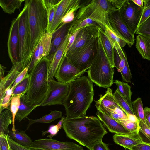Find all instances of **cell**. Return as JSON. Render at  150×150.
<instances>
[{"label":"cell","instance_id":"c3c4849f","mask_svg":"<svg viewBox=\"0 0 150 150\" xmlns=\"http://www.w3.org/2000/svg\"><path fill=\"white\" fill-rule=\"evenodd\" d=\"M121 73L122 79L127 82L131 83L132 75L128 64L127 58H126L125 66Z\"/></svg>","mask_w":150,"mask_h":150},{"label":"cell","instance_id":"277c9868","mask_svg":"<svg viewBox=\"0 0 150 150\" xmlns=\"http://www.w3.org/2000/svg\"><path fill=\"white\" fill-rule=\"evenodd\" d=\"M29 14L30 39L28 59L30 63L34 50L47 32V11L42 0H26Z\"/></svg>","mask_w":150,"mask_h":150},{"label":"cell","instance_id":"11a10c76","mask_svg":"<svg viewBox=\"0 0 150 150\" xmlns=\"http://www.w3.org/2000/svg\"><path fill=\"white\" fill-rule=\"evenodd\" d=\"M81 29L77 30L71 35L70 34L69 42L67 47L64 54H65L66 53L69 49L73 44L77 34Z\"/></svg>","mask_w":150,"mask_h":150},{"label":"cell","instance_id":"f6af8a7d","mask_svg":"<svg viewBox=\"0 0 150 150\" xmlns=\"http://www.w3.org/2000/svg\"><path fill=\"white\" fill-rule=\"evenodd\" d=\"M143 1L144 3V7L137 28L150 17V0Z\"/></svg>","mask_w":150,"mask_h":150},{"label":"cell","instance_id":"7dc6e473","mask_svg":"<svg viewBox=\"0 0 150 150\" xmlns=\"http://www.w3.org/2000/svg\"><path fill=\"white\" fill-rule=\"evenodd\" d=\"M61 1V0L57 4L45 7L47 11L48 16V26L47 30L50 27L53 22L57 9Z\"/></svg>","mask_w":150,"mask_h":150},{"label":"cell","instance_id":"3957f363","mask_svg":"<svg viewBox=\"0 0 150 150\" xmlns=\"http://www.w3.org/2000/svg\"><path fill=\"white\" fill-rule=\"evenodd\" d=\"M50 62L47 57H43L28 73L30 76L28 87L21 98L30 105H40L49 92L48 75Z\"/></svg>","mask_w":150,"mask_h":150},{"label":"cell","instance_id":"b9f144b4","mask_svg":"<svg viewBox=\"0 0 150 150\" xmlns=\"http://www.w3.org/2000/svg\"><path fill=\"white\" fill-rule=\"evenodd\" d=\"M13 90L11 88H8L6 90L4 96L0 103V113L5 109L10 110L11 99L12 96Z\"/></svg>","mask_w":150,"mask_h":150},{"label":"cell","instance_id":"484cf974","mask_svg":"<svg viewBox=\"0 0 150 150\" xmlns=\"http://www.w3.org/2000/svg\"><path fill=\"white\" fill-rule=\"evenodd\" d=\"M104 31L114 49L117 45L122 48L127 44L125 40L112 28L108 21Z\"/></svg>","mask_w":150,"mask_h":150},{"label":"cell","instance_id":"f35d334b","mask_svg":"<svg viewBox=\"0 0 150 150\" xmlns=\"http://www.w3.org/2000/svg\"><path fill=\"white\" fill-rule=\"evenodd\" d=\"M126 129L133 134H139V121H134L127 119L117 121Z\"/></svg>","mask_w":150,"mask_h":150},{"label":"cell","instance_id":"f5cc1de1","mask_svg":"<svg viewBox=\"0 0 150 150\" xmlns=\"http://www.w3.org/2000/svg\"><path fill=\"white\" fill-rule=\"evenodd\" d=\"M109 145L103 142L102 140L100 141L95 143L89 150H110Z\"/></svg>","mask_w":150,"mask_h":150},{"label":"cell","instance_id":"9a60e30c","mask_svg":"<svg viewBox=\"0 0 150 150\" xmlns=\"http://www.w3.org/2000/svg\"><path fill=\"white\" fill-rule=\"evenodd\" d=\"M52 38V34L48 32H47L42 36L34 51L28 73L35 67L42 58L47 56L50 47Z\"/></svg>","mask_w":150,"mask_h":150},{"label":"cell","instance_id":"4dcf8cb0","mask_svg":"<svg viewBox=\"0 0 150 150\" xmlns=\"http://www.w3.org/2000/svg\"><path fill=\"white\" fill-rule=\"evenodd\" d=\"M113 95L114 99L118 105L127 116L129 115H134L132 103L121 95L117 90L113 93Z\"/></svg>","mask_w":150,"mask_h":150},{"label":"cell","instance_id":"f546056e","mask_svg":"<svg viewBox=\"0 0 150 150\" xmlns=\"http://www.w3.org/2000/svg\"><path fill=\"white\" fill-rule=\"evenodd\" d=\"M62 113L61 111L56 110L52 111L49 114L41 118L38 119H33L27 117L26 118L29 121L26 130L28 129L30 126L33 124L36 123H50L55 120L62 118Z\"/></svg>","mask_w":150,"mask_h":150},{"label":"cell","instance_id":"6da1fadb","mask_svg":"<svg viewBox=\"0 0 150 150\" xmlns=\"http://www.w3.org/2000/svg\"><path fill=\"white\" fill-rule=\"evenodd\" d=\"M62 127L67 137L88 150L108 133L99 119L93 116L65 117Z\"/></svg>","mask_w":150,"mask_h":150},{"label":"cell","instance_id":"1f68e13d","mask_svg":"<svg viewBox=\"0 0 150 150\" xmlns=\"http://www.w3.org/2000/svg\"><path fill=\"white\" fill-rule=\"evenodd\" d=\"M40 106V105H30L22 99H21L20 105L15 117V119L19 122L25 118L36 108Z\"/></svg>","mask_w":150,"mask_h":150},{"label":"cell","instance_id":"5b68a950","mask_svg":"<svg viewBox=\"0 0 150 150\" xmlns=\"http://www.w3.org/2000/svg\"><path fill=\"white\" fill-rule=\"evenodd\" d=\"M87 72L90 80L99 87L108 88L114 83V68L105 55L98 37L97 52Z\"/></svg>","mask_w":150,"mask_h":150},{"label":"cell","instance_id":"9f6ffc18","mask_svg":"<svg viewBox=\"0 0 150 150\" xmlns=\"http://www.w3.org/2000/svg\"><path fill=\"white\" fill-rule=\"evenodd\" d=\"M144 112L145 121L150 127V108L146 107Z\"/></svg>","mask_w":150,"mask_h":150},{"label":"cell","instance_id":"e575fe53","mask_svg":"<svg viewBox=\"0 0 150 150\" xmlns=\"http://www.w3.org/2000/svg\"><path fill=\"white\" fill-rule=\"evenodd\" d=\"M114 83L116 85L117 90L118 92L132 103L131 96L132 93L130 86L127 83L118 80H115Z\"/></svg>","mask_w":150,"mask_h":150},{"label":"cell","instance_id":"52a82bcc","mask_svg":"<svg viewBox=\"0 0 150 150\" xmlns=\"http://www.w3.org/2000/svg\"><path fill=\"white\" fill-rule=\"evenodd\" d=\"M98 39V36L91 38L82 47L65 56L80 71H87L96 54Z\"/></svg>","mask_w":150,"mask_h":150},{"label":"cell","instance_id":"8d00e7d4","mask_svg":"<svg viewBox=\"0 0 150 150\" xmlns=\"http://www.w3.org/2000/svg\"><path fill=\"white\" fill-rule=\"evenodd\" d=\"M22 94L16 96H11V99L10 111L12 115V130L15 131V120L16 116L20 105L21 99Z\"/></svg>","mask_w":150,"mask_h":150},{"label":"cell","instance_id":"cb8c5ba5","mask_svg":"<svg viewBox=\"0 0 150 150\" xmlns=\"http://www.w3.org/2000/svg\"><path fill=\"white\" fill-rule=\"evenodd\" d=\"M98 37L107 57L112 67L114 68L115 67L114 50L105 35L104 30L102 28L99 30Z\"/></svg>","mask_w":150,"mask_h":150},{"label":"cell","instance_id":"74e56055","mask_svg":"<svg viewBox=\"0 0 150 150\" xmlns=\"http://www.w3.org/2000/svg\"><path fill=\"white\" fill-rule=\"evenodd\" d=\"M132 107L134 114L139 121L145 122L143 104L140 98H137L132 102Z\"/></svg>","mask_w":150,"mask_h":150},{"label":"cell","instance_id":"4316f807","mask_svg":"<svg viewBox=\"0 0 150 150\" xmlns=\"http://www.w3.org/2000/svg\"><path fill=\"white\" fill-rule=\"evenodd\" d=\"M89 26H94L102 28L98 23L91 19L88 18L74 19L70 23L68 31L71 35L78 30Z\"/></svg>","mask_w":150,"mask_h":150},{"label":"cell","instance_id":"7c38bea8","mask_svg":"<svg viewBox=\"0 0 150 150\" xmlns=\"http://www.w3.org/2000/svg\"><path fill=\"white\" fill-rule=\"evenodd\" d=\"M107 21L112 28L125 40L129 47L134 45V35L131 33L123 21L119 9L115 7L112 8L108 14Z\"/></svg>","mask_w":150,"mask_h":150},{"label":"cell","instance_id":"d590c367","mask_svg":"<svg viewBox=\"0 0 150 150\" xmlns=\"http://www.w3.org/2000/svg\"><path fill=\"white\" fill-rule=\"evenodd\" d=\"M82 4L81 0H76L72 6L62 19L60 25L72 22L75 18L76 12L81 7Z\"/></svg>","mask_w":150,"mask_h":150},{"label":"cell","instance_id":"836d02e7","mask_svg":"<svg viewBox=\"0 0 150 150\" xmlns=\"http://www.w3.org/2000/svg\"><path fill=\"white\" fill-rule=\"evenodd\" d=\"M115 67L120 72L124 67L127 58L126 54L119 45L116 46L114 48Z\"/></svg>","mask_w":150,"mask_h":150},{"label":"cell","instance_id":"ac0fdd59","mask_svg":"<svg viewBox=\"0 0 150 150\" xmlns=\"http://www.w3.org/2000/svg\"><path fill=\"white\" fill-rule=\"evenodd\" d=\"M96 115L103 124L111 133L121 135L136 134L132 133L116 120L99 110H97Z\"/></svg>","mask_w":150,"mask_h":150},{"label":"cell","instance_id":"60d3db41","mask_svg":"<svg viewBox=\"0 0 150 150\" xmlns=\"http://www.w3.org/2000/svg\"><path fill=\"white\" fill-rule=\"evenodd\" d=\"M139 135L144 142L150 144V127L146 122L142 121H139Z\"/></svg>","mask_w":150,"mask_h":150},{"label":"cell","instance_id":"e0dca14e","mask_svg":"<svg viewBox=\"0 0 150 150\" xmlns=\"http://www.w3.org/2000/svg\"><path fill=\"white\" fill-rule=\"evenodd\" d=\"M23 69L22 63L19 62L12 65L7 75L0 80V103L4 96L6 90L8 88H11L18 76Z\"/></svg>","mask_w":150,"mask_h":150},{"label":"cell","instance_id":"9c48e42d","mask_svg":"<svg viewBox=\"0 0 150 150\" xmlns=\"http://www.w3.org/2000/svg\"><path fill=\"white\" fill-rule=\"evenodd\" d=\"M143 7L137 6L132 0H125L119 9L123 21L134 35L137 29Z\"/></svg>","mask_w":150,"mask_h":150},{"label":"cell","instance_id":"7a4b0ae2","mask_svg":"<svg viewBox=\"0 0 150 150\" xmlns=\"http://www.w3.org/2000/svg\"><path fill=\"white\" fill-rule=\"evenodd\" d=\"M92 82L87 77L81 76L69 84V91L62 105L67 118L86 116V112L93 98Z\"/></svg>","mask_w":150,"mask_h":150},{"label":"cell","instance_id":"816d5d0a","mask_svg":"<svg viewBox=\"0 0 150 150\" xmlns=\"http://www.w3.org/2000/svg\"><path fill=\"white\" fill-rule=\"evenodd\" d=\"M8 135H0V150H11L8 140Z\"/></svg>","mask_w":150,"mask_h":150},{"label":"cell","instance_id":"8992f818","mask_svg":"<svg viewBox=\"0 0 150 150\" xmlns=\"http://www.w3.org/2000/svg\"><path fill=\"white\" fill-rule=\"evenodd\" d=\"M115 7L111 0H92L82 3L76 11L74 19L89 18L98 23L104 30L108 13Z\"/></svg>","mask_w":150,"mask_h":150},{"label":"cell","instance_id":"d6a6232c","mask_svg":"<svg viewBox=\"0 0 150 150\" xmlns=\"http://www.w3.org/2000/svg\"><path fill=\"white\" fill-rule=\"evenodd\" d=\"M24 0H0V6L3 11L8 14L14 13L15 11L20 8Z\"/></svg>","mask_w":150,"mask_h":150},{"label":"cell","instance_id":"bcb514c9","mask_svg":"<svg viewBox=\"0 0 150 150\" xmlns=\"http://www.w3.org/2000/svg\"><path fill=\"white\" fill-rule=\"evenodd\" d=\"M110 116L116 121L128 118L127 115L122 109L116 106L111 108Z\"/></svg>","mask_w":150,"mask_h":150},{"label":"cell","instance_id":"2e32d148","mask_svg":"<svg viewBox=\"0 0 150 150\" xmlns=\"http://www.w3.org/2000/svg\"><path fill=\"white\" fill-rule=\"evenodd\" d=\"M101 28L94 26H89L81 29L75 40L64 56L68 55L83 46L91 38L98 36V31Z\"/></svg>","mask_w":150,"mask_h":150},{"label":"cell","instance_id":"7402d4cb","mask_svg":"<svg viewBox=\"0 0 150 150\" xmlns=\"http://www.w3.org/2000/svg\"><path fill=\"white\" fill-rule=\"evenodd\" d=\"M76 0H61L57 9L53 22L47 30L52 34L61 24L62 20L72 6Z\"/></svg>","mask_w":150,"mask_h":150},{"label":"cell","instance_id":"94428289","mask_svg":"<svg viewBox=\"0 0 150 150\" xmlns=\"http://www.w3.org/2000/svg\"><path fill=\"white\" fill-rule=\"evenodd\" d=\"M129 150H130L129 149Z\"/></svg>","mask_w":150,"mask_h":150},{"label":"cell","instance_id":"ee69618b","mask_svg":"<svg viewBox=\"0 0 150 150\" xmlns=\"http://www.w3.org/2000/svg\"><path fill=\"white\" fill-rule=\"evenodd\" d=\"M135 34H139L150 39V17L137 30Z\"/></svg>","mask_w":150,"mask_h":150},{"label":"cell","instance_id":"30bf717a","mask_svg":"<svg viewBox=\"0 0 150 150\" xmlns=\"http://www.w3.org/2000/svg\"><path fill=\"white\" fill-rule=\"evenodd\" d=\"M87 71H80L73 65L67 57L64 55L54 77L59 82L69 84L81 77Z\"/></svg>","mask_w":150,"mask_h":150},{"label":"cell","instance_id":"5bb4252c","mask_svg":"<svg viewBox=\"0 0 150 150\" xmlns=\"http://www.w3.org/2000/svg\"><path fill=\"white\" fill-rule=\"evenodd\" d=\"M18 27V20L17 17L11 22L7 43L8 55L12 65L19 62Z\"/></svg>","mask_w":150,"mask_h":150},{"label":"cell","instance_id":"ab89813d","mask_svg":"<svg viewBox=\"0 0 150 150\" xmlns=\"http://www.w3.org/2000/svg\"><path fill=\"white\" fill-rule=\"evenodd\" d=\"M30 75L27 73L24 79L18 83L14 89L11 96L22 94L23 96L28 87L30 80Z\"/></svg>","mask_w":150,"mask_h":150},{"label":"cell","instance_id":"44dd1931","mask_svg":"<svg viewBox=\"0 0 150 150\" xmlns=\"http://www.w3.org/2000/svg\"><path fill=\"white\" fill-rule=\"evenodd\" d=\"M70 23L60 25L52 34L50 47L47 56L50 60L62 43L68 32Z\"/></svg>","mask_w":150,"mask_h":150},{"label":"cell","instance_id":"ffe728a7","mask_svg":"<svg viewBox=\"0 0 150 150\" xmlns=\"http://www.w3.org/2000/svg\"><path fill=\"white\" fill-rule=\"evenodd\" d=\"M95 102L98 110L110 116L112 107L116 106L121 108L114 99L112 90L109 88H107L105 94L103 96L100 95V98Z\"/></svg>","mask_w":150,"mask_h":150},{"label":"cell","instance_id":"d6986e66","mask_svg":"<svg viewBox=\"0 0 150 150\" xmlns=\"http://www.w3.org/2000/svg\"><path fill=\"white\" fill-rule=\"evenodd\" d=\"M70 36L69 31L62 44L56 51L52 59L50 60L48 75V81L54 80L56 71L64 55L68 45Z\"/></svg>","mask_w":150,"mask_h":150},{"label":"cell","instance_id":"91938a15","mask_svg":"<svg viewBox=\"0 0 150 150\" xmlns=\"http://www.w3.org/2000/svg\"><path fill=\"white\" fill-rule=\"evenodd\" d=\"M11 150H13V149H12L11 148Z\"/></svg>","mask_w":150,"mask_h":150},{"label":"cell","instance_id":"6f0895ef","mask_svg":"<svg viewBox=\"0 0 150 150\" xmlns=\"http://www.w3.org/2000/svg\"><path fill=\"white\" fill-rule=\"evenodd\" d=\"M6 67L2 65L1 64L0 65V80L4 79V73L5 72V69Z\"/></svg>","mask_w":150,"mask_h":150},{"label":"cell","instance_id":"ba28073f","mask_svg":"<svg viewBox=\"0 0 150 150\" xmlns=\"http://www.w3.org/2000/svg\"><path fill=\"white\" fill-rule=\"evenodd\" d=\"M17 17L19 23V61L21 62L24 69L30 63L28 59L30 39L29 14L27 6L25 4Z\"/></svg>","mask_w":150,"mask_h":150},{"label":"cell","instance_id":"680465c9","mask_svg":"<svg viewBox=\"0 0 150 150\" xmlns=\"http://www.w3.org/2000/svg\"><path fill=\"white\" fill-rule=\"evenodd\" d=\"M132 1L136 5L141 7H144V2L143 0H132Z\"/></svg>","mask_w":150,"mask_h":150},{"label":"cell","instance_id":"f907efd6","mask_svg":"<svg viewBox=\"0 0 150 150\" xmlns=\"http://www.w3.org/2000/svg\"><path fill=\"white\" fill-rule=\"evenodd\" d=\"M8 140L11 148L14 150H31L29 147L22 146L14 141L9 135Z\"/></svg>","mask_w":150,"mask_h":150},{"label":"cell","instance_id":"83f0119b","mask_svg":"<svg viewBox=\"0 0 150 150\" xmlns=\"http://www.w3.org/2000/svg\"><path fill=\"white\" fill-rule=\"evenodd\" d=\"M8 135L14 141L25 146L29 147L33 142L25 131L16 129L15 131L10 130Z\"/></svg>","mask_w":150,"mask_h":150},{"label":"cell","instance_id":"603a6c76","mask_svg":"<svg viewBox=\"0 0 150 150\" xmlns=\"http://www.w3.org/2000/svg\"><path fill=\"white\" fill-rule=\"evenodd\" d=\"M115 142L125 149L129 148L144 142L139 134L130 135L115 134L113 137Z\"/></svg>","mask_w":150,"mask_h":150},{"label":"cell","instance_id":"f1b7e54d","mask_svg":"<svg viewBox=\"0 0 150 150\" xmlns=\"http://www.w3.org/2000/svg\"><path fill=\"white\" fill-rule=\"evenodd\" d=\"M0 114V135H8L9 126L12 123V113L10 110L6 109Z\"/></svg>","mask_w":150,"mask_h":150},{"label":"cell","instance_id":"7bdbcfd3","mask_svg":"<svg viewBox=\"0 0 150 150\" xmlns=\"http://www.w3.org/2000/svg\"><path fill=\"white\" fill-rule=\"evenodd\" d=\"M65 117H62V119L56 125L50 126L48 130L45 131H42V134L44 136L46 134L49 133L50 135L47 136L50 139H52L54 136L55 135L59 130L62 127L64 119Z\"/></svg>","mask_w":150,"mask_h":150},{"label":"cell","instance_id":"681fc988","mask_svg":"<svg viewBox=\"0 0 150 150\" xmlns=\"http://www.w3.org/2000/svg\"><path fill=\"white\" fill-rule=\"evenodd\" d=\"M29 65L30 63L18 76L11 88L13 91L16 86L24 79L28 73Z\"/></svg>","mask_w":150,"mask_h":150},{"label":"cell","instance_id":"4fadbf2b","mask_svg":"<svg viewBox=\"0 0 150 150\" xmlns=\"http://www.w3.org/2000/svg\"><path fill=\"white\" fill-rule=\"evenodd\" d=\"M50 86L49 92L40 106L62 105V103L67 95L69 88V84H64L54 79L49 81Z\"/></svg>","mask_w":150,"mask_h":150},{"label":"cell","instance_id":"8fae6325","mask_svg":"<svg viewBox=\"0 0 150 150\" xmlns=\"http://www.w3.org/2000/svg\"><path fill=\"white\" fill-rule=\"evenodd\" d=\"M29 148L31 150H84L73 142L59 141L50 138L35 140Z\"/></svg>","mask_w":150,"mask_h":150},{"label":"cell","instance_id":"d4e9b609","mask_svg":"<svg viewBox=\"0 0 150 150\" xmlns=\"http://www.w3.org/2000/svg\"><path fill=\"white\" fill-rule=\"evenodd\" d=\"M135 46L142 58L150 61V39L141 35H137Z\"/></svg>","mask_w":150,"mask_h":150},{"label":"cell","instance_id":"db71d44e","mask_svg":"<svg viewBox=\"0 0 150 150\" xmlns=\"http://www.w3.org/2000/svg\"><path fill=\"white\" fill-rule=\"evenodd\" d=\"M128 149L130 150H150V144L146 143L139 144Z\"/></svg>","mask_w":150,"mask_h":150}]
</instances>
